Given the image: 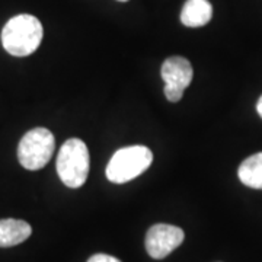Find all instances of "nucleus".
Instances as JSON below:
<instances>
[{"label": "nucleus", "mask_w": 262, "mask_h": 262, "mask_svg": "<svg viewBox=\"0 0 262 262\" xmlns=\"http://www.w3.org/2000/svg\"><path fill=\"white\" fill-rule=\"evenodd\" d=\"M160 75L165 82V96L169 102H179L185 89L192 82L194 70L185 57L173 56L165 60Z\"/></svg>", "instance_id": "nucleus-5"}, {"label": "nucleus", "mask_w": 262, "mask_h": 262, "mask_svg": "<svg viewBox=\"0 0 262 262\" xmlns=\"http://www.w3.org/2000/svg\"><path fill=\"white\" fill-rule=\"evenodd\" d=\"M91 158L89 150L80 139L64 141L57 156V173L61 182L69 188H80L89 175Z\"/></svg>", "instance_id": "nucleus-2"}, {"label": "nucleus", "mask_w": 262, "mask_h": 262, "mask_svg": "<svg viewBox=\"0 0 262 262\" xmlns=\"http://www.w3.org/2000/svg\"><path fill=\"white\" fill-rule=\"evenodd\" d=\"M32 233L31 226L18 219L0 220V248H10L22 244Z\"/></svg>", "instance_id": "nucleus-8"}, {"label": "nucleus", "mask_w": 262, "mask_h": 262, "mask_svg": "<svg viewBox=\"0 0 262 262\" xmlns=\"http://www.w3.org/2000/svg\"><path fill=\"white\" fill-rule=\"evenodd\" d=\"M211 16L213 6L208 0H187L181 12V22L188 28H200L207 25Z\"/></svg>", "instance_id": "nucleus-7"}, {"label": "nucleus", "mask_w": 262, "mask_h": 262, "mask_svg": "<svg viewBox=\"0 0 262 262\" xmlns=\"http://www.w3.org/2000/svg\"><path fill=\"white\" fill-rule=\"evenodd\" d=\"M237 177L246 187L262 189V153H256L245 159L239 166Z\"/></svg>", "instance_id": "nucleus-9"}, {"label": "nucleus", "mask_w": 262, "mask_h": 262, "mask_svg": "<svg viewBox=\"0 0 262 262\" xmlns=\"http://www.w3.org/2000/svg\"><path fill=\"white\" fill-rule=\"evenodd\" d=\"M44 37L39 19L32 15H16L2 31V44L10 56L27 57L35 53Z\"/></svg>", "instance_id": "nucleus-1"}, {"label": "nucleus", "mask_w": 262, "mask_h": 262, "mask_svg": "<svg viewBox=\"0 0 262 262\" xmlns=\"http://www.w3.org/2000/svg\"><path fill=\"white\" fill-rule=\"evenodd\" d=\"M153 162V153L146 146H128L117 150L106 166V178L114 184H125L140 177Z\"/></svg>", "instance_id": "nucleus-3"}, {"label": "nucleus", "mask_w": 262, "mask_h": 262, "mask_svg": "<svg viewBox=\"0 0 262 262\" xmlns=\"http://www.w3.org/2000/svg\"><path fill=\"white\" fill-rule=\"evenodd\" d=\"M88 262H121L120 259H117L115 256L106 255V253H96L94 256H91Z\"/></svg>", "instance_id": "nucleus-10"}, {"label": "nucleus", "mask_w": 262, "mask_h": 262, "mask_svg": "<svg viewBox=\"0 0 262 262\" xmlns=\"http://www.w3.org/2000/svg\"><path fill=\"white\" fill-rule=\"evenodd\" d=\"M118 2H128V0H118Z\"/></svg>", "instance_id": "nucleus-12"}, {"label": "nucleus", "mask_w": 262, "mask_h": 262, "mask_svg": "<svg viewBox=\"0 0 262 262\" xmlns=\"http://www.w3.org/2000/svg\"><path fill=\"white\" fill-rule=\"evenodd\" d=\"M256 111H258V114H259V117L262 118V96L259 98V101H258V103H256Z\"/></svg>", "instance_id": "nucleus-11"}, {"label": "nucleus", "mask_w": 262, "mask_h": 262, "mask_svg": "<svg viewBox=\"0 0 262 262\" xmlns=\"http://www.w3.org/2000/svg\"><path fill=\"white\" fill-rule=\"evenodd\" d=\"M56 150L53 133L44 127L28 131L18 146L19 163L28 170H39L47 165Z\"/></svg>", "instance_id": "nucleus-4"}, {"label": "nucleus", "mask_w": 262, "mask_h": 262, "mask_svg": "<svg viewBox=\"0 0 262 262\" xmlns=\"http://www.w3.org/2000/svg\"><path fill=\"white\" fill-rule=\"evenodd\" d=\"M185 233L178 226L155 225L146 233V251L153 259H163L184 242Z\"/></svg>", "instance_id": "nucleus-6"}]
</instances>
